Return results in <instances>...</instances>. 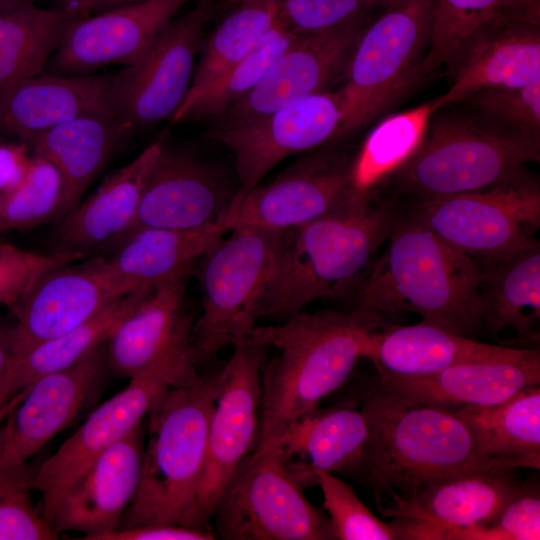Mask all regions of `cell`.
I'll return each mask as SVG.
<instances>
[{
  "instance_id": "cell-1",
  "label": "cell",
  "mask_w": 540,
  "mask_h": 540,
  "mask_svg": "<svg viewBox=\"0 0 540 540\" xmlns=\"http://www.w3.org/2000/svg\"><path fill=\"white\" fill-rule=\"evenodd\" d=\"M385 318L359 308L301 311L275 325H255L244 335L237 344L276 350L261 369L259 437L253 452L275 448L290 425L344 384L371 333L388 325Z\"/></svg>"
},
{
  "instance_id": "cell-2",
  "label": "cell",
  "mask_w": 540,
  "mask_h": 540,
  "mask_svg": "<svg viewBox=\"0 0 540 540\" xmlns=\"http://www.w3.org/2000/svg\"><path fill=\"white\" fill-rule=\"evenodd\" d=\"M360 409L369 437L356 479L372 488L378 507L385 493L406 496L454 477L514 470L482 454L472 429L453 410L412 403L372 385Z\"/></svg>"
},
{
  "instance_id": "cell-3",
  "label": "cell",
  "mask_w": 540,
  "mask_h": 540,
  "mask_svg": "<svg viewBox=\"0 0 540 540\" xmlns=\"http://www.w3.org/2000/svg\"><path fill=\"white\" fill-rule=\"evenodd\" d=\"M358 283L354 308L385 315L409 312L422 322L472 338L483 329L479 296L480 269L405 208Z\"/></svg>"
},
{
  "instance_id": "cell-4",
  "label": "cell",
  "mask_w": 540,
  "mask_h": 540,
  "mask_svg": "<svg viewBox=\"0 0 540 540\" xmlns=\"http://www.w3.org/2000/svg\"><path fill=\"white\" fill-rule=\"evenodd\" d=\"M402 207L399 198L378 192L288 230L276 274L259 302L258 319L281 322L316 299L353 294Z\"/></svg>"
},
{
  "instance_id": "cell-5",
  "label": "cell",
  "mask_w": 540,
  "mask_h": 540,
  "mask_svg": "<svg viewBox=\"0 0 540 540\" xmlns=\"http://www.w3.org/2000/svg\"><path fill=\"white\" fill-rule=\"evenodd\" d=\"M218 388V371L199 376L171 388L148 413L138 488L118 528L176 524L197 529V492Z\"/></svg>"
},
{
  "instance_id": "cell-6",
  "label": "cell",
  "mask_w": 540,
  "mask_h": 540,
  "mask_svg": "<svg viewBox=\"0 0 540 540\" xmlns=\"http://www.w3.org/2000/svg\"><path fill=\"white\" fill-rule=\"evenodd\" d=\"M540 160V138L494 123L478 113L430 118L414 154L379 191L423 199L485 189Z\"/></svg>"
},
{
  "instance_id": "cell-7",
  "label": "cell",
  "mask_w": 540,
  "mask_h": 540,
  "mask_svg": "<svg viewBox=\"0 0 540 540\" xmlns=\"http://www.w3.org/2000/svg\"><path fill=\"white\" fill-rule=\"evenodd\" d=\"M202 257V312L194 326L198 363L234 346L256 325L257 309L278 269L287 231L232 228Z\"/></svg>"
},
{
  "instance_id": "cell-8",
  "label": "cell",
  "mask_w": 540,
  "mask_h": 540,
  "mask_svg": "<svg viewBox=\"0 0 540 540\" xmlns=\"http://www.w3.org/2000/svg\"><path fill=\"white\" fill-rule=\"evenodd\" d=\"M436 0H392L361 35L340 90L339 138L372 121L421 83Z\"/></svg>"
},
{
  "instance_id": "cell-9",
  "label": "cell",
  "mask_w": 540,
  "mask_h": 540,
  "mask_svg": "<svg viewBox=\"0 0 540 540\" xmlns=\"http://www.w3.org/2000/svg\"><path fill=\"white\" fill-rule=\"evenodd\" d=\"M403 203L415 219L477 264L502 259L538 240L540 188L526 171L485 189Z\"/></svg>"
},
{
  "instance_id": "cell-10",
  "label": "cell",
  "mask_w": 540,
  "mask_h": 540,
  "mask_svg": "<svg viewBox=\"0 0 540 540\" xmlns=\"http://www.w3.org/2000/svg\"><path fill=\"white\" fill-rule=\"evenodd\" d=\"M284 452L248 454L226 483L214 510L216 538L335 539L329 517L310 503Z\"/></svg>"
},
{
  "instance_id": "cell-11",
  "label": "cell",
  "mask_w": 540,
  "mask_h": 540,
  "mask_svg": "<svg viewBox=\"0 0 540 540\" xmlns=\"http://www.w3.org/2000/svg\"><path fill=\"white\" fill-rule=\"evenodd\" d=\"M189 272L147 292L106 342L109 370L123 378L154 375L171 388L198 377L192 316L184 295Z\"/></svg>"
},
{
  "instance_id": "cell-12",
  "label": "cell",
  "mask_w": 540,
  "mask_h": 540,
  "mask_svg": "<svg viewBox=\"0 0 540 540\" xmlns=\"http://www.w3.org/2000/svg\"><path fill=\"white\" fill-rule=\"evenodd\" d=\"M216 0L173 19L134 64L113 74L112 112L126 136L171 118L185 98Z\"/></svg>"
},
{
  "instance_id": "cell-13",
  "label": "cell",
  "mask_w": 540,
  "mask_h": 540,
  "mask_svg": "<svg viewBox=\"0 0 540 540\" xmlns=\"http://www.w3.org/2000/svg\"><path fill=\"white\" fill-rule=\"evenodd\" d=\"M218 371L219 388L207 434L195 526L209 529L217 501L240 462L258 442L261 369L268 347L241 343Z\"/></svg>"
},
{
  "instance_id": "cell-14",
  "label": "cell",
  "mask_w": 540,
  "mask_h": 540,
  "mask_svg": "<svg viewBox=\"0 0 540 540\" xmlns=\"http://www.w3.org/2000/svg\"><path fill=\"white\" fill-rule=\"evenodd\" d=\"M351 160L334 150L299 159L269 184L236 191L219 221L228 232L242 225L288 231L359 202L352 193Z\"/></svg>"
},
{
  "instance_id": "cell-15",
  "label": "cell",
  "mask_w": 540,
  "mask_h": 540,
  "mask_svg": "<svg viewBox=\"0 0 540 540\" xmlns=\"http://www.w3.org/2000/svg\"><path fill=\"white\" fill-rule=\"evenodd\" d=\"M368 24L365 14L326 30L298 34L262 79L216 117L213 127L244 125L299 99L328 91L332 82L344 76Z\"/></svg>"
},
{
  "instance_id": "cell-16",
  "label": "cell",
  "mask_w": 540,
  "mask_h": 540,
  "mask_svg": "<svg viewBox=\"0 0 540 540\" xmlns=\"http://www.w3.org/2000/svg\"><path fill=\"white\" fill-rule=\"evenodd\" d=\"M343 118L340 92L324 91L244 125L212 127L206 137L232 153L239 190L247 192L284 159L338 139Z\"/></svg>"
},
{
  "instance_id": "cell-17",
  "label": "cell",
  "mask_w": 540,
  "mask_h": 540,
  "mask_svg": "<svg viewBox=\"0 0 540 540\" xmlns=\"http://www.w3.org/2000/svg\"><path fill=\"white\" fill-rule=\"evenodd\" d=\"M109 370L106 342L74 365L45 375L1 420L0 467L28 462L99 398Z\"/></svg>"
},
{
  "instance_id": "cell-18",
  "label": "cell",
  "mask_w": 540,
  "mask_h": 540,
  "mask_svg": "<svg viewBox=\"0 0 540 540\" xmlns=\"http://www.w3.org/2000/svg\"><path fill=\"white\" fill-rule=\"evenodd\" d=\"M161 378L145 375L96 408L51 456L35 468L33 488L40 493V511L50 523L54 509L72 484L108 448L142 424L168 394Z\"/></svg>"
},
{
  "instance_id": "cell-19",
  "label": "cell",
  "mask_w": 540,
  "mask_h": 540,
  "mask_svg": "<svg viewBox=\"0 0 540 540\" xmlns=\"http://www.w3.org/2000/svg\"><path fill=\"white\" fill-rule=\"evenodd\" d=\"M195 0H139L76 19L45 66V74L85 75L136 63L157 35Z\"/></svg>"
},
{
  "instance_id": "cell-20",
  "label": "cell",
  "mask_w": 540,
  "mask_h": 540,
  "mask_svg": "<svg viewBox=\"0 0 540 540\" xmlns=\"http://www.w3.org/2000/svg\"><path fill=\"white\" fill-rule=\"evenodd\" d=\"M469 474L392 495V505L379 508L397 539L438 540L442 530L491 524L505 505L524 490L511 472Z\"/></svg>"
},
{
  "instance_id": "cell-21",
  "label": "cell",
  "mask_w": 540,
  "mask_h": 540,
  "mask_svg": "<svg viewBox=\"0 0 540 540\" xmlns=\"http://www.w3.org/2000/svg\"><path fill=\"white\" fill-rule=\"evenodd\" d=\"M124 296L109 278L104 256L51 269L11 312L13 358L84 324Z\"/></svg>"
},
{
  "instance_id": "cell-22",
  "label": "cell",
  "mask_w": 540,
  "mask_h": 540,
  "mask_svg": "<svg viewBox=\"0 0 540 540\" xmlns=\"http://www.w3.org/2000/svg\"><path fill=\"white\" fill-rule=\"evenodd\" d=\"M446 67L450 88L434 99L436 110L494 87H516L540 79V25L517 19L489 22L456 47Z\"/></svg>"
},
{
  "instance_id": "cell-23",
  "label": "cell",
  "mask_w": 540,
  "mask_h": 540,
  "mask_svg": "<svg viewBox=\"0 0 540 540\" xmlns=\"http://www.w3.org/2000/svg\"><path fill=\"white\" fill-rule=\"evenodd\" d=\"M235 193L211 166L164 147L132 223L112 245L144 228L190 230L214 224Z\"/></svg>"
},
{
  "instance_id": "cell-24",
  "label": "cell",
  "mask_w": 540,
  "mask_h": 540,
  "mask_svg": "<svg viewBox=\"0 0 540 540\" xmlns=\"http://www.w3.org/2000/svg\"><path fill=\"white\" fill-rule=\"evenodd\" d=\"M539 384V350L512 348L501 356L454 365L426 376L376 378L371 385L412 403L457 410L495 405Z\"/></svg>"
},
{
  "instance_id": "cell-25",
  "label": "cell",
  "mask_w": 540,
  "mask_h": 540,
  "mask_svg": "<svg viewBox=\"0 0 540 540\" xmlns=\"http://www.w3.org/2000/svg\"><path fill=\"white\" fill-rule=\"evenodd\" d=\"M143 452L140 425L108 448L63 494L52 515V528L59 535L84 533L85 540L118 529L138 488Z\"/></svg>"
},
{
  "instance_id": "cell-26",
  "label": "cell",
  "mask_w": 540,
  "mask_h": 540,
  "mask_svg": "<svg viewBox=\"0 0 540 540\" xmlns=\"http://www.w3.org/2000/svg\"><path fill=\"white\" fill-rule=\"evenodd\" d=\"M111 75L39 74L0 92V133L26 142L75 118L112 112Z\"/></svg>"
},
{
  "instance_id": "cell-27",
  "label": "cell",
  "mask_w": 540,
  "mask_h": 540,
  "mask_svg": "<svg viewBox=\"0 0 540 540\" xmlns=\"http://www.w3.org/2000/svg\"><path fill=\"white\" fill-rule=\"evenodd\" d=\"M164 138H158L132 161L107 176L83 202L57 223L53 253L76 260L113 244L132 223Z\"/></svg>"
},
{
  "instance_id": "cell-28",
  "label": "cell",
  "mask_w": 540,
  "mask_h": 540,
  "mask_svg": "<svg viewBox=\"0 0 540 540\" xmlns=\"http://www.w3.org/2000/svg\"><path fill=\"white\" fill-rule=\"evenodd\" d=\"M511 349L479 342L420 321L408 326L388 324L374 331L362 358L373 363L378 379H404L494 358Z\"/></svg>"
},
{
  "instance_id": "cell-29",
  "label": "cell",
  "mask_w": 540,
  "mask_h": 540,
  "mask_svg": "<svg viewBox=\"0 0 540 540\" xmlns=\"http://www.w3.org/2000/svg\"><path fill=\"white\" fill-rule=\"evenodd\" d=\"M227 229L220 222L197 229H140L104 257L106 272L123 295L153 288L181 273L190 272Z\"/></svg>"
},
{
  "instance_id": "cell-30",
  "label": "cell",
  "mask_w": 540,
  "mask_h": 540,
  "mask_svg": "<svg viewBox=\"0 0 540 540\" xmlns=\"http://www.w3.org/2000/svg\"><path fill=\"white\" fill-rule=\"evenodd\" d=\"M125 137L113 114L97 113L67 121L26 141L33 153L51 161L61 174L63 196L55 222L77 206Z\"/></svg>"
},
{
  "instance_id": "cell-31",
  "label": "cell",
  "mask_w": 540,
  "mask_h": 540,
  "mask_svg": "<svg viewBox=\"0 0 540 540\" xmlns=\"http://www.w3.org/2000/svg\"><path fill=\"white\" fill-rule=\"evenodd\" d=\"M482 324L494 335L506 328L520 338H539L540 243L502 259L478 264Z\"/></svg>"
},
{
  "instance_id": "cell-32",
  "label": "cell",
  "mask_w": 540,
  "mask_h": 540,
  "mask_svg": "<svg viewBox=\"0 0 540 540\" xmlns=\"http://www.w3.org/2000/svg\"><path fill=\"white\" fill-rule=\"evenodd\" d=\"M368 437L369 426L361 409L342 405L316 408L303 416L289 426L276 447L288 459L300 455L309 459L311 468L356 479Z\"/></svg>"
},
{
  "instance_id": "cell-33",
  "label": "cell",
  "mask_w": 540,
  "mask_h": 540,
  "mask_svg": "<svg viewBox=\"0 0 540 540\" xmlns=\"http://www.w3.org/2000/svg\"><path fill=\"white\" fill-rule=\"evenodd\" d=\"M472 429L480 452L514 469L540 468V388H524L489 406L453 410Z\"/></svg>"
},
{
  "instance_id": "cell-34",
  "label": "cell",
  "mask_w": 540,
  "mask_h": 540,
  "mask_svg": "<svg viewBox=\"0 0 540 540\" xmlns=\"http://www.w3.org/2000/svg\"><path fill=\"white\" fill-rule=\"evenodd\" d=\"M81 17L56 6H37L34 0L0 7V92L42 74L71 24Z\"/></svg>"
},
{
  "instance_id": "cell-35",
  "label": "cell",
  "mask_w": 540,
  "mask_h": 540,
  "mask_svg": "<svg viewBox=\"0 0 540 540\" xmlns=\"http://www.w3.org/2000/svg\"><path fill=\"white\" fill-rule=\"evenodd\" d=\"M151 289L129 293L84 324L38 344L19 357H12L4 384V403L39 378L74 365L107 342L120 322Z\"/></svg>"
},
{
  "instance_id": "cell-36",
  "label": "cell",
  "mask_w": 540,
  "mask_h": 540,
  "mask_svg": "<svg viewBox=\"0 0 540 540\" xmlns=\"http://www.w3.org/2000/svg\"><path fill=\"white\" fill-rule=\"evenodd\" d=\"M434 99L381 120L366 136L351 160L353 198H372L385 182L414 154L429 120L436 112Z\"/></svg>"
},
{
  "instance_id": "cell-37",
  "label": "cell",
  "mask_w": 540,
  "mask_h": 540,
  "mask_svg": "<svg viewBox=\"0 0 540 540\" xmlns=\"http://www.w3.org/2000/svg\"><path fill=\"white\" fill-rule=\"evenodd\" d=\"M233 1L234 7L202 40L192 82L180 106L194 100L246 56L277 20L280 0Z\"/></svg>"
},
{
  "instance_id": "cell-38",
  "label": "cell",
  "mask_w": 540,
  "mask_h": 540,
  "mask_svg": "<svg viewBox=\"0 0 540 540\" xmlns=\"http://www.w3.org/2000/svg\"><path fill=\"white\" fill-rule=\"evenodd\" d=\"M298 34L277 18L271 29L240 61L229 68L194 100L183 104L171 116L172 124L184 120L217 117L248 93Z\"/></svg>"
},
{
  "instance_id": "cell-39",
  "label": "cell",
  "mask_w": 540,
  "mask_h": 540,
  "mask_svg": "<svg viewBox=\"0 0 540 540\" xmlns=\"http://www.w3.org/2000/svg\"><path fill=\"white\" fill-rule=\"evenodd\" d=\"M540 25L529 0H436L429 47L422 61L428 76L445 65L458 44L477 28L496 20Z\"/></svg>"
},
{
  "instance_id": "cell-40",
  "label": "cell",
  "mask_w": 540,
  "mask_h": 540,
  "mask_svg": "<svg viewBox=\"0 0 540 540\" xmlns=\"http://www.w3.org/2000/svg\"><path fill=\"white\" fill-rule=\"evenodd\" d=\"M62 196L63 180L57 167L33 153L24 180L0 198V232L26 231L55 222Z\"/></svg>"
},
{
  "instance_id": "cell-41",
  "label": "cell",
  "mask_w": 540,
  "mask_h": 540,
  "mask_svg": "<svg viewBox=\"0 0 540 540\" xmlns=\"http://www.w3.org/2000/svg\"><path fill=\"white\" fill-rule=\"evenodd\" d=\"M34 466L0 467V540H54L59 534L33 502Z\"/></svg>"
},
{
  "instance_id": "cell-42",
  "label": "cell",
  "mask_w": 540,
  "mask_h": 540,
  "mask_svg": "<svg viewBox=\"0 0 540 540\" xmlns=\"http://www.w3.org/2000/svg\"><path fill=\"white\" fill-rule=\"evenodd\" d=\"M309 467V466H308ZM323 495L335 539L396 540L390 524L376 517L358 498L353 488L334 473L311 468Z\"/></svg>"
},
{
  "instance_id": "cell-43",
  "label": "cell",
  "mask_w": 540,
  "mask_h": 540,
  "mask_svg": "<svg viewBox=\"0 0 540 540\" xmlns=\"http://www.w3.org/2000/svg\"><path fill=\"white\" fill-rule=\"evenodd\" d=\"M464 102L494 123L540 136V79L522 86L487 88Z\"/></svg>"
},
{
  "instance_id": "cell-44",
  "label": "cell",
  "mask_w": 540,
  "mask_h": 540,
  "mask_svg": "<svg viewBox=\"0 0 540 540\" xmlns=\"http://www.w3.org/2000/svg\"><path fill=\"white\" fill-rule=\"evenodd\" d=\"M76 259L57 253L41 254L0 242V306L12 312L38 280L51 269Z\"/></svg>"
},
{
  "instance_id": "cell-45",
  "label": "cell",
  "mask_w": 540,
  "mask_h": 540,
  "mask_svg": "<svg viewBox=\"0 0 540 540\" xmlns=\"http://www.w3.org/2000/svg\"><path fill=\"white\" fill-rule=\"evenodd\" d=\"M392 0H280L278 20L296 34L326 30Z\"/></svg>"
},
{
  "instance_id": "cell-46",
  "label": "cell",
  "mask_w": 540,
  "mask_h": 540,
  "mask_svg": "<svg viewBox=\"0 0 540 540\" xmlns=\"http://www.w3.org/2000/svg\"><path fill=\"white\" fill-rule=\"evenodd\" d=\"M507 540L540 539V497L529 488L511 499L492 523Z\"/></svg>"
},
{
  "instance_id": "cell-47",
  "label": "cell",
  "mask_w": 540,
  "mask_h": 540,
  "mask_svg": "<svg viewBox=\"0 0 540 540\" xmlns=\"http://www.w3.org/2000/svg\"><path fill=\"white\" fill-rule=\"evenodd\" d=\"M210 529H195L176 524H149L131 528H118L102 533L93 540H213Z\"/></svg>"
},
{
  "instance_id": "cell-48",
  "label": "cell",
  "mask_w": 540,
  "mask_h": 540,
  "mask_svg": "<svg viewBox=\"0 0 540 540\" xmlns=\"http://www.w3.org/2000/svg\"><path fill=\"white\" fill-rule=\"evenodd\" d=\"M29 145L0 141V198L14 190L25 178L31 164Z\"/></svg>"
},
{
  "instance_id": "cell-49",
  "label": "cell",
  "mask_w": 540,
  "mask_h": 540,
  "mask_svg": "<svg viewBox=\"0 0 540 540\" xmlns=\"http://www.w3.org/2000/svg\"><path fill=\"white\" fill-rule=\"evenodd\" d=\"M139 0H56V7L81 16H90Z\"/></svg>"
},
{
  "instance_id": "cell-50",
  "label": "cell",
  "mask_w": 540,
  "mask_h": 540,
  "mask_svg": "<svg viewBox=\"0 0 540 540\" xmlns=\"http://www.w3.org/2000/svg\"><path fill=\"white\" fill-rule=\"evenodd\" d=\"M14 319L0 320V409L5 406L3 390L13 357Z\"/></svg>"
},
{
  "instance_id": "cell-51",
  "label": "cell",
  "mask_w": 540,
  "mask_h": 540,
  "mask_svg": "<svg viewBox=\"0 0 540 540\" xmlns=\"http://www.w3.org/2000/svg\"><path fill=\"white\" fill-rule=\"evenodd\" d=\"M24 1H29V0H0V7L10 6V5L17 4Z\"/></svg>"
},
{
  "instance_id": "cell-52",
  "label": "cell",
  "mask_w": 540,
  "mask_h": 540,
  "mask_svg": "<svg viewBox=\"0 0 540 540\" xmlns=\"http://www.w3.org/2000/svg\"><path fill=\"white\" fill-rule=\"evenodd\" d=\"M7 412H8V408L6 407H3L0 409V421L6 416Z\"/></svg>"
}]
</instances>
